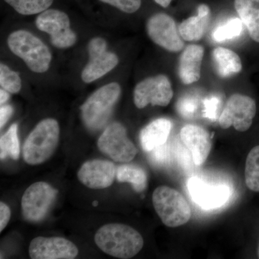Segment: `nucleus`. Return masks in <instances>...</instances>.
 <instances>
[{
  "mask_svg": "<svg viewBox=\"0 0 259 259\" xmlns=\"http://www.w3.org/2000/svg\"><path fill=\"white\" fill-rule=\"evenodd\" d=\"M95 241L104 253L115 258H133L141 251L144 242L142 236L132 227L119 223L102 226L97 231Z\"/></svg>",
  "mask_w": 259,
  "mask_h": 259,
  "instance_id": "f257e3e1",
  "label": "nucleus"
},
{
  "mask_svg": "<svg viewBox=\"0 0 259 259\" xmlns=\"http://www.w3.org/2000/svg\"><path fill=\"white\" fill-rule=\"evenodd\" d=\"M8 46L15 56L20 58L32 72L42 74L51 66L52 54L49 47L31 32L19 30L8 37Z\"/></svg>",
  "mask_w": 259,
  "mask_h": 259,
  "instance_id": "f03ea898",
  "label": "nucleus"
},
{
  "mask_svg": "<svg viewBox=\"0 0 259 259\" xmlns=\"http://www.w3.org/2000/svg\"><path fill=\"white\" fill-rule=\"evenodd\" d=\"M60 128L55 119L47 118L39 122L25 140L23 157L30 165L47 161L55 152L59 144Z\"/></svg>",
  "mask_w": 259,
  "mask_h": 259,
  "instance_id": "7ed1b4c3",
  "label": "nucleus"
},
{
  "mask_svg": "<svg viewBox=\"0 0 259 259\" xmlns=\"http://www.w3.org/2000/svg\"><path fill=\"white\" fill-rule=\"evenodd\" d=\"M120 94V84L111 82L99 88L88 97L80 108L88 128L97 131L105 126Z\"/></svg>",
  "mask_w": 259,
  "mask_h": 259,
  "instance_id": "20e7f679",
  "label": "nucleus"
},
{
  "mask_svg": "<svg viewBox=\"0 0 259 259\" xmlns=\"http://www.w3.org/2000/svg\"><path fill=\"white\" fill-rule=\"evenodd\" d=\"M153 207L165 226L176 228L189 222L191 209L185 197L178 191L160 186L153 192Z\"/></svg>",
  "mask_w": 259,
  "mask_h": 259,
  "instance_id": "39448f33",
  "label": "nucleus"
},
{
  "mask_svg": "<svg viewBox=\"0 0 259 259\" xmlns=\"http://www.w3.org/2000/svg\"><path fill=\"white\" fill-rule=\"evenodd\" d=\"M35 25L40 31L50 35L51 44L58 49H68L77 41L69 15L62 10L49 8L42 12L37 15Z\"/></svg>",
  "mask_w": 259,
  "mask_h": 259,
  "instance_id": "423d86ee",
  "label": "nucleus"
},
{
  "mask_svg": "<svg viewBox=\"0 0 259 259\" xmlns=\"http://www.w3.org/2000/svg\"><path fill=\"white\" fill-rule=\"evenodd\" d=\"M97 146L102 153L120 163L132 161L138 153L134 143L127 137L125 127L117 122L107 126L99 138Z\"/></svg>",
  "mask_w": 259,
  "mask_h": 259,
  "instance_id": "0eeeda50",
  "label": "nucleus"
},
{
  "mask_svg": "<svg viewBox=\"0 0 259 259\" xmlns=\"http://www.w3.org/2000/svg\"><path fill=\"white\" fill-rule=\"evenodd\" d=\"M256 114V104L251 97L241 94L231 95L219 117L223 129L233 126L237 131L245 132L250 128Z\"/></svg>",
  "mask_w": 259,
  "mask_h": 259,
  "instance_id": "6e6552de",
  "label": "nucleus"
},
{
  "mask_svg": "<svg viewBox=\"0 0 259 259\" xmlns=\"http://www.w3.org/2000/svg\"><path fill=\"white\" fill-rule=\"evenodd\" d=\"M173 96V89L168 76L159 74L146 78L136 85L134 101L139 109H144L150 104L153 106L166 107Z\"/></svg>",
  "mask_w": 259,
  "mask_h": 259,
  "instance_id": "1a4fd4ad",
  "label": "nucleus"
},
{
  "mask_svg": "<svg viewBox=\"0 0 259 259\" xmlns=\"http://www.w3.org/2000/svg\"><path fill=\"white\" fill-rule=\"evenodd\" d=\"M89 61L81 72L83 82L92 83L115 69L119 63L118 56L107 50L106 40L95 37L88 44Z\"/></svg>",
  "mask_w": 259,
  "mask_h": 259,
  "instance_id": "9d476101",
  "label": "nucleus"
},
{
  "mask_svg": "<svg viewBox=\"0 0 259 259\" xmlns=\"http://www.w3.org/2000/svg\"><path fill=\"white\" fill-rule=\"evenodd\" d=\"M58 194V191L47 182L32 184L22 197L24 218L30 222H39L45 218Z\"/></svg>",
  "mask_w": 259,
  "mask_h": 259,
  "instance_id": "9b49d317",
  "label": "nucleus"
},
{
  "mask_svg": "<svg viewBox=\"0 0 259 259\" xmlns=\"http://www.w3.org/2000/svg\"><path fill=\"white\" fill-rule=\"evenodd\" d=\"M146 32L155 44L170 52H180L185 47V40L176 22L166 13H156L150 17L146 23Z\"/></svg>",
  "mask_w": 259,
  "mask_h": 259,
  "instance_id": "f8f14e48",
  "label": "nucleus"
},
{
  "mask_svg": "<svg viewBox=\"0 0 259 259\" xmlns=\"http://www.w3.org/2000/svg\"><path fill=\"white\" fill-rule=\"evenodd\" d=\"M79 253L77 247L61 237H37L29 247V254L32 259H73Z\"/></svg>",
  "mask_w": 259,
  "mask_h": 259,
  "instance_id": "ddd939ff",
  "label": "nucleus"
},
{
  "mask_svg": "<svg viewBox=\"0 0 259 259\" xmlns=\"http://www.w3.org/2000/svg\"><path fill=\"white\" fill-rule=\"evenodd\" d=\"M187 189L196 204L203 209L218 208L229 198V188L226 185H210L197 177H191Z\"/></svg>",
  "mask_w": 259,
  "mask_h": 259,
  "instance_id": "4468645a",
  "label": "nucleus"
},
{
  "mask_svg": "<svg viewBox=\"0 0 259 259\" xmlns=\"http://www.w3.org/2000/svg\"><path fill=\"white\" fill-rule=\"evenodd\" d=\"M117 169L112 162L91 160L85 162L78 171V179L83 185L93 190L110 187L113 184Z\"/></svg>",
  "mask_w": 259,
  "mask_h": 259,
  "instance_id": "2eb2a0df",
  "label": "nucleus"
},
{
  "mask_svg": "<svg viewBox=\"0 0 259 259\" xmlns=\"http://www.w3.org/2000/svg\"><path fill=\"white\" fill-rule=\"evenodd\" d=\"M180 138L190 151L194 164H203L212 148L209 133L201 126L189 124L181 129Z\"/></svg>",
  "mask_w": 259,
  "mask_h": 259,
  "instance_id": "dca6fc26",
  "label": "nucleus"
},
{
  "mask_svg": "<svg viewBox=\"0 0 259 259\" xmlns=\"http://www.w3.org/2000/svg\"><path fill=\"white\" fill-rule=\"evenodd\" d=\"M204 53V48L196 44H191L184 49L178 64L179 77L182 83L191 84L200 79Z\"/></svg>",
  "mask_w": 259,
  "mask_h": 259,
  "instance_id": "f3484780",
  "label": "nucleus"
},
{
  "mask_svg": "<svg viewBox=\"0 0 259 259\" xmlns=\"http://www.w3.org/2000/svg\"><path fill=\"white\" fill-rule=\"evenodd\" d=\"M172 129L169 119H156L141 130L139 139L141 147L146 152H150L155 148L166 144Z\"/></svg>",
  "mask_w": 259,
  "mask_h": 259,
  "instance_id": "a211bd4d",
  "label": "nucleus"
},
{
  "mask_svg": "<svg viewBox=\"0 0 259 259\" xmlns=\"http://www.w3.org/2000/svg\"><path fill=\"white\" fill-rule=\"evenodd\" d=\"M197 13V15L186 19L179 26L181 36L185 41H198L203 37L208 28L211 18L208 5H199Z\"/></svg>",
  "mask_w": 259,
  "mask_h": 259,
  "instance_id": "6ab92c4d",
  "label": "nucleus"
},
{
  "mask_svg": "<svg viewBox=\"0 0 259 259\" xmlns=\"http://www.w3.org/2000/svg\"><path fill=\"white\" fill-rule=\"evenodd\" d=\"M213 64L218 76L228 78L238 74L242 70V62L239 56L231 49L218 47L212 54Z\"/></svg>",
  "mask_w": 259,
  "mask_h": 259,
  "instance_id": "aec40b11",
  "label": "nucleus"
},
{
  "mask_svg": "<svg viewBox=\"0 0 259 259\" xmlns=\"http://www.w3.org/2000/svg\"><path fill=\"white\" fill-rule=\"evenodd\" d=\"M234 7L250 37L259 42V0H234Z\"/></svg>",
  "mask_w": 259,
  "mask_h": 259,
  "instance_id": "412c9836",
  "label": "nucleus"
},
{
  "mask_svg": "<svg viewBox=\"0 0 259 259\" xmlns=\"http://www.w3.org/2000/svg\"><path fill=\"white\" fill-rule=\"evenodd\" d=\"M117 180L132 185L136 192H144L148 185L147 174L141 167L133 164H125L117 168Z\"/></svg>",
  "mask_w": 259,
  "mask_h": 259,
  "instance_id": "4be33fe9",
  "label": "nucleus"
},
{
  "mask_svg": "<svg viewBox=\"0 0 259 259\" xmlns=\"http://www.w3.org/2000/svg\"><path fill=\"white\" fill-rule=\"evenodd\" d=\"M243 23L241 19L233 17L216 26L212 32L214 41L223 42L240 36L243 31Z\"/></svg>",
  "mask_w": 259,
  "mask_h": 259,
  "instance_id": "5701e85b",
  "label": "nucleus"
},
{
  "mask_svg": "<svg viewBox=\"0 0 259 259\" xmlns=\"http://www.w3.org/2000/svg\"><path fill=\"white\" fill-rule=\"evenodd\" d=\"M20 15H38L54 4V0H3Z\"/></svg>",
  "mask_w": 259,
  "mask_h": 259,
  "instance_id": "b1692460",
  "label": "nucleus"
},
{
  "mask_svg": "<svg viewBox=\"0 0 259 259\" xmlns=\"http://www.w3.org/2000/svg\"><path fill=\"white\" fill-rule=\"evenodd\" d=\"M1 159L10 157L18 160L20 157V143L18 136V125L13 124L0 139Z\"/></svg>",
  "mask_w": 259,
  "mask_h": 259,
  "instance_id": "393cba45",
  "label": "nucleus"
},
{
  "mask_svg": "<svg viewBox=\"0 0 259 259\" xmlns=\"http://www.w3.org/2000/svg\"><path fill=\"white\" fill-rule=\"evenodd\" d=\"M245 185L253 192H259V146L250 150L245 167Z\"/></svg>",
  "mask_w": 259,
  "mask_h": 259,
  "instance_id": "a878e982",
  "label": "nucleus"
},
{
  "mask_svg": "<svg viewBox=\"0 0 259 259\" xmlns=\"http://www.w3.org/2000/svg\"><path fill=\"white\" fill-rule=\"evenodd\" d=\"M0 86L11 94L18 93L22 88L20 74L3 63L0 64Z\"/></svg>",
  "mask_w": 259,
  "mask_h": 259,
  "instance_id": "bb28decb",
  "label": "nucleus"
},
{
  "mask_svg": "<svg viewBox=\"0 0 259 259\" xmlns=\"http://www.w3.org/2000/svg\"><path fill=\"white\" fill-rule=\"evenodd\" d=\"M223 107V98L219 95H211L202 102V115L212 121L219 120Z\"/></svg>",
  "mask_w": 259,
  "mask_h": 259,
  "instance_id": "cd10ccee",
  "label": "nucleus"
},
{
  "mask_svg": "<svg viewBox=\"0 0 259 259\" xmlns=\"http://www.w3.org/2000/svg\"><path fill=\"white\" fill-rule=\"evenodd\" d=\"M199 108V101L194 95L182 97L177 103V110L184 118H192L197 115Z\"/></svg>",
  "mask_w": 259,
  "mask_h": 259,
  "instance_id": "c85d7f7f",
  "label": "nucleus"
},
{
  "mask_svg": "<svg viewBox=\"0 0 259 259\" xmlns=\"http://www.w3.org/2000/svg\"><path fill=\"white\" fill-rule=\"evenodd\" d=\"M104 5L120 10L127 14H133L139 11L142 5V0H99Z\"/></svg>",
  "mask_w": 259,
  "mask_h": 259,
  "instance_id": "c756f323",
  "label": "nucleus"
},
{
  "mask_svg": "<svg viewBox=\"0 0 259 259\" xmlns=\"http://www.w3.org/2000/svg\"><path fill=\"white\" fill-rule=\"evenodd\" d=\"M148 153L150 154V159L153 164L159 166H166L171 163V148L166 143L155 148Z\"/></svg>",
  "mask_w": 259,
  "mask_h": 259,
  "instance_id": "7c9ffc66",
  "label": "nucleus"
},
{
  "mask_svg": "<svg viewBox=\"0 0 259 259\" xmlns=\"http://www.w3.org/2000/svg\"><path fill=\"white\" fill-rule=\"evenodd\" d=\"M10 215L9 207L4 202H0V231H3L9 223Z\"/></svg>",
  "mask_w": 259,
  "mask_h": 259,
  "instance_id": "2f4dec72",
  "label": "nucleus"
},
{
  "mask_svg": "<svg viewBox=\"0 0 259 259\" xmlns=\"http://www.w3.org/2000/svg\"><path fill=\"white\" fill-rule=\"evenodd\" d=\"M13 112V107L9 105H1V108H0V127L1 128H3V126L7 123Z\"/></svg>",
  "mask_w": 259,
  "mask_h": 259,
  "instance_id": "473e14b6",
  "label": "nucleus"
},
{
  "mask_svg": "<svg viewBox=\"0 0 259 259\" xmlns=\"http://www.w3.org/2000/svg\"><path fill=\"white\" fill-rule=\"evenodd\" d=\"M9 93L4 89L1 88L0 90V104L1 105H5V102L8 101V99L10 98Z\"/></svg>",
  "mask_w": 259,
  "mask_h": 259,
  "instance_id": "72a5a7b5",
  "label": "nucleus"
},
{
  "mask_svg": "<svg viewBox=\"0 0 259 259\" xmlns=\"http://www.w3.org/2000/svg\"><path fill=\"white\" fill-rule=\"evenodd\" d=\"M153 1L161 8H166L171 5L173 0H153Z\"/></svg>",
  "mask_w": 259,
  "mask_h": 259,
  "instance_id": "f704fd0d",
  "label": "nucleus"
},
{
  "mask_svg": "<svg viewBox=\"0 0 259 259\" xmlns=\"http://www.w3.org/2000/svg\"><path fill=\"white\" fill-rule=\"evenodd\" d=\"M258 256L259 258V245H258Z\"/></svg>",
  "mask_w": 259,
  "mask_h": 259,
  "instance_id": "c9c22d12",
  "label": "nucleus"
}]
</instances>
